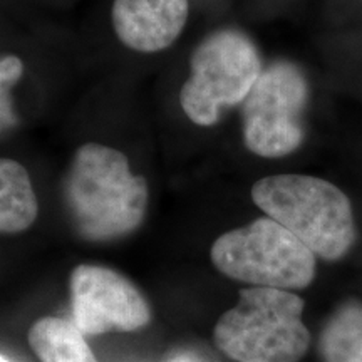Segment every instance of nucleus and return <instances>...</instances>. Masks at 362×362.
Returning a JSON list of instances; mask_svg holds the SVG:
<instances>
[{
  "instance_id": "1a4fd4ad",
  "label": "nucleus",
  "mask_w": 362,
  "mask_h": 362,
  "mask_svg": "<svg viewBox=\"0 0 362 362\" xmlns=\"http://www.w3.org/2000/svg\"><path fill=\"white\" fill-rule=\"evenodd\" d=\"M39 214L29 173L21 163L4 158L0 161V230L13 235L34 225Z\"/></svg>"
},
{
  "instance_id": "0eeeda50",
  "label": "nucleus",
  "mask_w": 362,
  "mask_h": 362,
  "mask_svg": "<svg viewBox=\"0 0 362 362\" xmlns=\"http://www.w3.org/2000/svg\"><path fill=\"white\" fill-rule=\"evenodd\" d=\"M71 309L72 324L84 336L133 332L151 320L143 293L121 274L99 265H78L72 270Z\"/></svg>"
},
{
  "instance_id": "9d476101",
  "label": "nucleus",
  "mask_w": 362,
  "mask_h": 362,
  "mask_svg": "<svg viewBox=\"0 0 362 362\" xmlns=\"http://www.w3.org/2000/svg\"><path fill=\"white\" fill-rule=\"evenodd\" d=\"M29 346L40 362H98L84 334L59 317H42L30 325Z\"/></svg>"
},
{
  "instance_id": "423d86ee",
  "label": "nucleus",
  "mask_w": 362,
  "mask_h": 362,
  "mask_svg": "<svg viewBox=\"0 0 362 362\" xmlns=\"http://www.w3.org/2000/svg\"><path fill=\"white\" fill-rule=\"evenodd\" d=\"M307 99L309 84L300 67L288 61L264 67L242 107L248 151L262 158H282L300 148Z\"/></svg>"
},
{
  "instance_id": "f8f14e48",
  "label": "nucleus",
  "mask_w": 362,
  "mask_h": 362,
  "mask_svg": "<svg viewBox=\"0 0 362 362\" xmlns=\"http://www.w3.org/2000/svg\"><path fill=\"white\" fill-rule=\"evenodd\" d=\"M24 74V62L17 56H4L0 61V86L13 88Z\"/></svg>"
},
{
  "instance_id": "f257e3e1",
  "label": "nucleus",
  "mask_w": 362,
  "mask_h": 362,
  "mask_svg": "<svg viewBox=\"0 0 362 362\" xmlns=\"http://www.w3.org/2000/svg\"><path fill=\"white\" fill-rule=\"evenodd\" d=\"M64 198L78 233L99 242L124 237L141 225L149 189L146 180L131 171L123 153L88 143L72 156Z\"/></svg>"
},
{
  "instance_id": "6e6552de",
  "label": "nucleus",
  "mask_w": 362,
  "mask_h": 362,
  "mask_svg": "<svg viewBox=\"0 0 362 362\" xmlns=\"http://www.w3.org/2000/svg\"><path fill=\"white\" fill-rule=\"evenodd\" d=\"M188 0H115L112 29L131 51L153 54L168 49L188 22Z\"/></svg>"
},
{
  "instance_id": "7ed1b4c3",
  "label": "nucleus",
  "mask_w": 362,
  "mask_h": 362,
  "mask_svg": "<svg viewBox=\"0 0 362 362\" xmlns=\"http://www.w3.org/2000/svg\"><path fill=\"white\" fill-rule=\"evenodd\" d=\"M304 300L291 291L250 287L215 325L216 347L235 362H298L310 346Z\"/></svg>"
},
{
  "instance_id": "20e7f679",
  "label": "nucleus",
  "mask_w": 362,
  "mask_h": 362,
  "mask_svg": "<svg viewBox=\"0 0 362 362\" xmlns=\"http://www.w3.org/2000/svg\"><path fill=\"white\" fill-rule=\"evenodd\" d=\"M262 66L259 49L235 29L206 35L189 59V78L180 90L181 110L197 126H214L223 110L245 103Z\"/></svg>"
},
{
  "instance_id": "9b49d317",
  "label": "nucleus",
  "mask_w": 362,
  "mask_h": 362,
  "mask_svg": "<svg viewBox=\"0 0 362 362\" xmlns=\"http://www.w3.org/2000/svg\"><path fill=\"white\" fill-rule=\"evenodd\" d=\"M324 362H362V304L347 300L339 305L319 336Z\"/></svg>"
},
{
  "instance_id": "39448f33",
  "label": "nucleus",
  "mask_w": 362,
  "mask_h": 362,
  "mask_svg": "<svg viewBox=\"0 0 362 362\" xmlns=\"http://www.w3.org/2000/svg\"><path fill=\"white\" fill-rule=\"evenodd\" d=\"M210 257L226 277L253 287L298 291L315 277L314 252L270 216L221 235Z\"/></svg>"
},
{
  "instance_id": "f03ea898",
  "label": "nucleus",
  "mask_w": 362,
  "mask_h": 362,
  "mask_svg": "<svg viewBox=\"0 0 362 362\" xmlns=\"http://www.w3.org/2000/svg\"><path fill=\"white\" fill-rule=\"evenodd\" d=\"M252 200L309 247L315 257L339 260L356 242L349 198L336 185L309 175L265 176L252 187Z\"/></svg>"
},
{
  "instance_id": "ddd939ff",
  "label": "nucleus",
  "mask_w": 362,
  "mask_h": 362,
  "mask_svg": "<svg viewBox=\"0 0 362 362\" xmlns=\"http://www.w3.org/2000/svg\"><path fill=\"white\" fill-rule=\"evenodd\" d=\"M0 362H11V361H8L6 356H2V359H0Z\"/></svg>"
}]
</instances>
